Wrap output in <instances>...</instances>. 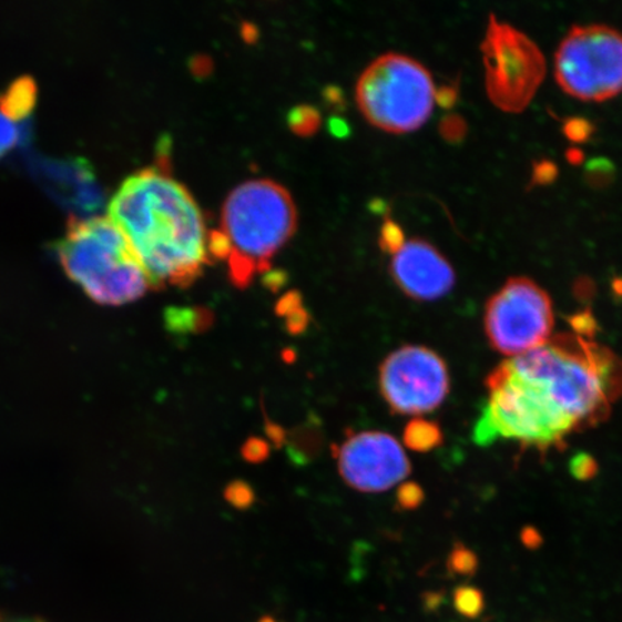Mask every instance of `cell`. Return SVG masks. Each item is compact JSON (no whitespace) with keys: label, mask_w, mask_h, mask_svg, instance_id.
I'll list each match as a JSON object with an SVG mask.
<instances>
[{"label":"cell","mask_w":622,"mask_h":622,"mask_svg":"<svg viewBox=\"0 0 622 622\" xmlns=\"http://www.w3.org/2000/svg\"><path fill=\"white\" fill-rule=\"evenodd\" d=\"M0 622H43V621L37 619H14V616L0 614Z\"/></svg>","instance_id":"8d00e7d4"},{"label":"cell","mask_w":622,"mask_h":622,"mask_svg":"<svg viewBox=\"0 0 622 622\" xmlns=\"http://www.w3.org/2000/svg\"><path fill=\"white\" fill-rule=\"evenodd\" d=\"M29 171L48 194L80 214L89 215L103 205V190L93 166L84 159L32 156L29 159Z\"/></svg>","instance_id":"4fadbf2b"},{"label":"cell","mask_w":622,"mask_h":622,"mask_svg":"<svg viewBox=\"0 0 622 622\" xmlns=\"http://www.w3.org/2000/svg\"><path fill=\"white\" fill-rule=\"evenodd\" d=\"M592 132H594V125L581 118L569 119L565 125H563V133H565V136L577 143H583L590 140Z\"/></svg>","instance_id":"4316f807"},{"label":"cell","mask_w":622,"mask_h":622,"mask_svg":"<svg viewBox=\"0 0 622 622\" xmlns=\"http://www.w3.org/2000/svg\"><path fill=\"white\" fill-rule=\"evenodd\" d=\"M57 254L67 274L101 305L137 300L152 287L128 236L110 216L72 214Z\"/></svg>","instance_id":"3957f363"},{"label":"cell","mask_w":622,"mask_h":622,"mask_svg":"<svg viewBox=\"0 0 622 622\" xmlns=\"http://www.w3.org/2000/svg\"><path fill=\"white\" fill-rule=\"evenodd\" d=\"M595 286L590 278H580L575 283V294L577 297L583 298V300H590L594 296Z\"/></svg>","instance_id":"e575fe53"},{"label":"cell","mask_w":622,"mask_h":622,"mask_svg":"<svg viewBox=\"0 0 622 622\" xmlns=\"http://www.w3.org/2000/svg\"><path fill=\"white\" fill-rule=\"evenodd\" d=\"M308 322H310L308 313L303 307L298 308L297 312H294L293 315L287 317V330L290 332L292 335H302V333L307 329Z\"/></svg>","instance_id":"1f68e13d"},{"label":"cell","mask_w":622,"mask_h":622,"mask_svg":"<svg viewBox=\"0 0 622 622\" xmlns=\"http://www.w3.org/2000/svg\"><path fill=\"white\" fill-rule=\"evenodd\" d=\"M379 388L390 412L436 411L450 394L446 360L429 347L407 345L392 351L379 369Z\"/></svg>","instance_id":"30bf717a"},{"label":"cell","mask_w":622,"mask_h":622,"mask_svg":"<svg viewBox=\"0 0 622 622\" xmlns=\"http://www.w3.org/2000/svg\"><path fill=\"white\" fill-rule=\"evenodd\" d=\"M567 156L568 161L573 163V165H578V163H581L583 161V153L580 151V149H571V151L568 152Z\"/></svg>","instance_id":"d590c367"},{"label":"cell","mask_w":622,"mask_h":622,"mask_svg":"<svg viewBox=\"0 0 622 622\" xmlns=\"http://www.w3.org/2000/svg\"><path fill=\"white\" fill-rule=\"evenodd\" d=\"M569 471L573 479L580 481H590L594 479L600 471V466L594 457L588 455V452H580V455L573 456L571 462H569Z\"/></svg>","instance_id":"603a6c76"},{"label":"cell","mask_w":622,"mask_h":622,"mask_svg":"<svg viewBox=\"0 0 622 622\" xmlns=\"http://www.w3.org/2000/svg\"><path fill=\"white\" fill-rule=\"evenodd\" d=\"M426 500V491L418 483H402L397 490V506L405 512L418 509Z\"/></svg>","instance_id":"7402d4cb"},{"label":"cell","mask_w":622,"mask_h":622,"mask_svg":"<svg viewBox=\"0 0 622 622\" xmlns=\"http://www.w3.org/2000/svg\"><path fill=\"white\" fill-rule=\"evenodd\" d=\"M298 308H302L300 296H298L297 293H290L278 302L277 313L279 316L288 317L293 315L294 312H297Z\"/></svg>","instance_id":"d6a6232c"},{"label":"cell","mask_w":622,"mask_h":622,"mask_svg":"<svg viewBox=\"0 0 622 622\" xmlns=\"http://www.w3.org/2000/svg\"><path fill=\"white\" fill-rule=\"evenodd\" d=\"M405 235L402 230L392 221L385 222L380 231V247L394 254L404 244Z\"/></svg>","instance_id":"83f0119b"},{"label":"cell","mask_w":622,"mask_h":622,"mask_svg":"<svg viewBox=\"0 0 622 622\" xmlns=\"http://www.w3.org/2000/svg\"><path fill=\"white\" fill-rule=\"evenodd\" d=\"M447 567L452 575L475 577L479 569V558L465 544L456 543L448 557Z\"/></svg>","instance_id":"d6986e66"},{"label":"cell","mask_w":622,"mask_h":622,"mask_svg":"<svg viewBox=\"0 0 622 622\" xmlns=\"http://www.w3.org/2000/svg\"><path fill=\"white\" fill-rule=\"evenodd\" d=\"M287 456L296 466H306L320 455L325 447V434L320 419L312 415L300 426L288 431Z\"/></svg>","instance_id":"5bb4252c"},{"label":"cell","mask_w":622,"mask_h":622,"mask_svg":"<svg viewBox=\"0 0 622 622\" xmlns=\"http://www.w3.org/2000/svg\"><path fill=\"white\" fill-rule=\"evenodd\" d=\"M318 123H320V118H318L317 111L310 108H297L290 115L292 128L300 134L315 132Z\"/></svg>","instance_id":"d4e9b609"},{"label":"cell","mask_w":622,"mask_h":622,"mask_svg":"<svg viewBox=\"0 0 622 622\" xmlns=\"http://www.w3.org/2000/svg\"><path fill=\"white\" fill-rule=\"evenodd\" d=\"M436 100L437 89L426 67L397 52L370 62L356 85V101L365 118L392 133L421 128Z\"/></svg>","instance_id":"8992f818"},{"label":"cell","mask_w":622,"mask_h":622,"mask_svg":"<svg viewBox=\"0 0 622 622\" xmlns=\"http://www.w3.org/2000/svg\"><path fill=\"white\" fill-rule=\"evenodd\" d=\"M264 424H265V436H267L268 441L273 443L276 448H282L286 446L288 431L284 429L278 424L273 422L272 419L268 418L267 412H264Z\"/></svg>","instance_id":"f546056e"},{"label":"cell","mask_w":622,"mask_h":622,"mask_svg":"<svg viewBox=\"0 0 622 622\" xmlns=\"http://www.w3.org/2000/svg\"><path fill=\"white\" fill-rule=\"evenodd\" d=\"M172 330L175 332H206L214 323V315L206 308H186V310H173L171 313Z\"/></svg>","instance_id":"e0dca14e"},{"label":"cell","mask_w":622,"mask_h":622,"mask_svg":"<svg viewBox=\"0 0 622 622\" xmlns=\"http://www.w3.org/2000/svg\"><path fill=\"white\" fill-rule=\"evenodd\" d=\"M109 216L128 236L153 288L186 287L210 257L204 214L165 163L133 172L109 202Z\"/></svg>","instance_id":"6da1fadb"},{"label":"cell","mask_w":622,"mask_h":622,"mask_svg":"<svg viewBox=\"0 0 622 622\" xmlns=\"http://www.w3.org/2000/svg\"><path fill=\"white\" fill-rule=\"evenodd\" d=\"M554 77L572 98H615L622 93V33L606 26L573 27L559 43Z\"/></svg>","instance_id":"ba28073f"},{"label":"cell","mask_w":622,"mask_h":622,"mask_svg":"<svg viewBox=\"0 0 622 622\" xmlns=\"http://www.w3.org/2000/svg\"><path fill=\"white\" fill-rule=\"evenodd\" d=\"M224 498L233 508L248 510L255 503V491L247 481L234 480L225 487Z\"/></svg>","instance_id":"ffe728a7"},{"label":"cell","mask_w":622,"mask_h":622,"mask_svg":"<svg viewBox=\"0 0 622 622\" xmlns=\"http://www.w3.org/2000/svg\"><path fill=\"white\" fill-rule=\"evenodd\" d=\"M443 441L441 427L429 419L414 418L404 431V442L409 450L429 452L440 447Z\"/></svg>","instance_id":"2e32d148"},{"label":"cell","mask_w":622,"mask_h":622,"mask_svg":"<svg viewBox=\"0 0 622 622\" xmlns=\"http://www.w3.org/2000/svg\"><path fill=\"white\" fill-rule=\"evenodd\" d=\"M441 128L443 136L450 140L461 139L465 136L467 130L465 120L457 118V115H455V118L443 120Z\"/></svg>","instance_id":"4dcf8cb0"},{"label":"cell","mask_w":622,"mask_h":622,"mask_svg":"<svg viewBox=\"0 0 622 622\" xmlns=\"http://www.w3.org/2000/svg\"><path fill=\"white\" fill-rule=\"evenodd\" d=\"M22 125L0 110V157L11 151L22 137Z\"/></svg>","instance_id":"44dd1931"},{"label":"cell","mask_w":622,"mask_h":622,"mask_svg":"<svg viewBox=\"0 0 622 622\" xmlns=\"http://www.w3.org/2000/svg\"><path fill=\"white\" fill-rule=\"evenodd\" d=\"M395 283L415 300H437L452 290L456 273L448 259L428 241L405 239L392 254Z\"/></svg>","instance_id":"7c38bea8"},{"label":"cell","mask_w":622,"mask_h":622,"mask_svg":"<svg viewBox=\"0 0 622 622\" xmlns=\"http://www.w3.org/2000/svg\"><path fill=\"white\" fill-rule=\"evenodd\" d=\"M486 91L504 113H522L547 75L538 43L508 22L490 14L483 43Z\"/></svg>","instance_id":"52a82bcc"},{"label":"cell","mask_w":622,"mask_h":622,"mask_svg":"<svg viewBox=\"0 0 622 622\" xmlns=\"http://www.w3.org/2000/svg\"><path fill=\"white\" fill-rule=\"evenodd\" d=\"M558 167L554 163L543 161L537 163L533 167L532 183L533 185H548L557 180Z\"/></svg>","instance_id":"f1b7e54d"},{"label":"cell","mask_w":622,"mask_h":622,"mask_svg":"<svg viewBox=\"0 0 622 622\" xmlns=\"http://www.w3.org/2000/svg\"><path fill=\"white\" fill-rule=\"evenodd\" d=\"M37 101L35 80L29 75L19 77L13 80L0 93V110L12 118L14 122L23 124L31 118Z\"/></svg>","instance_id":"9a60e30c"},{"label":"cell","mask_w":622,"mask_h":622,"mask_svg":"<svg viewBox=\"0 0 622 622\" xmlns=\"http://www.w3.org/2000/svg\"><path fill=\"white\" fill-rule=\"evenodd\" d=\"M554 325L551 297L532 279H508L487 302L485 329L491 347L516 358L551 339Z\"/></svg>","instance_id":"9c48e42d"},{"label":"cell","mask_w":622,"mask_h":622,"mask_svg":"<svg viewBox=\"0 0 622 622\" xmlns=\"http://www.w3.org/2000/svg\"><path fill=\"white\" fill-rule=\"evenodd\" d=\"M520 539H522V543L528 549H538L543 540L542 534L534 528H524L522 533H520Z\"/></svg>","instance_id":"836d02e7"},{"label":"cell","mask_w":622,"mask_h":622,"mask_svg":"<svg viewBox=\"0 0 622 622\" xmlns=\"http://www.w3.org/2000/svg\"><path fill=\"white\" fill-rule=\"evenodd\" d=\"M341 479L361 493H380L401 483L411 462L397 438L383 431H364L333 447Z\"/></svg>","instance_id":"8fae6325"},{"label":"cell","mask_w":622,"mask_h":622,"mask_svg":"<svg viewBox=\"0 0 622 622\" xmlns=\"http://www.w3.org/2000/svg\"><path fill=\"white\" fill-rule=\"evenodd\" d=\"M504 361L520 378L537 385L575 422L578 431L604 422L622 395L620 356L569 333Z\"/></svg>","instance_id":"7a4b0ae2"},{"label":"cell","mask_w":622,"mask_h":622,"mask_svg":"<svg viewBox=\"0 0 622 622\" xmlns=\"http://www.w3.org/2000/svg\"><path fill=\"white\" fill-rule=\"evenodd\" d=\"M452 602H455L458 614L469 620L479 619L486 609L483 592L475 587H458L452 595Z\"/></svg>","instance_id":"ac0fdd59"},{"label":"cell","mask_w":622,"mask_h":622,"mask_svg":"<svg viewBox=\"0 0 622 622\" xmlns=\"http://www.w3.org/2000/svg\"><path fill=\"white\" fill-rule=\"evenodd\" d=\"M489 399L472 432L481 447L509 440L547 452L565 447L575 422L559 409L537 385L516 375L508 364L499 365L486 379Z\"/></svg>","instance_id":"5b68a950"},{"label":"cell","mask_w":622,"mask_h":622,"mask_svg":"<svg viewBox=\"0 0 622 622\" xmlns=\"http://www.w3.org/2000/svg\"><path fill=\"white\" fill-rule=\"evenodd\" d=\"M269 452H272L269 442L259 437H249L248 440L244 442L243 448H241V456H243L245 461L251 462V465L264 462L269 457Z\"/></svg>","instance_id":"cb8c5ba5"},{"label":"cell","mask_w":622,"mask_h":622,"mask_svg":"<svg viewBox=\"0 0 622 622\" xmlns=\"http://www.w3.org/2000/svg\"><path fill=\"white\" fill-rule=\"evenodd\" d=\"M568 322L575 335L582 337V339L592 340V337L595 336L598 323L590 310L575 313V315L568 317Z\"/></svg>","instance_id":"484cf974"},{"label":"cell","mask_w":622,"mask_h":622,"mask_svg":"<svg viewBox=\"0 0 622 622\" xmlns=\"http://www.w3.org/2000/svg\"><path fill=\"white\" fill-rule=\"evenodd\" d=\"M222 230L228 245L230 277L245 288L269 262L297 226L290 192L272 180H251L235 186L222 206Z\"/></svg>","instance_id":"277c9868"}]
</instances>
